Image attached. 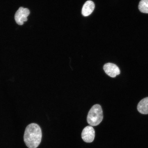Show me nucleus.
<instances>
[{
    "label": "nucleus",
    "mask_w": 148,
    "mask_h": 148,
    "mask_svg": "<svg viewBox=\"0 0 148 148\" xmlns=\"http://www.w3.org/2000/svg\"><path fill=\"white\" fill-rule=\"evenodd\" d=\"M29 14L30 12L27 8L20 7L15 14V20L16 23L19 25H23L24 22L27 21V17Z\"/></svg>",
    "instance_id": "obj_3"
},
{
    "label": "nucleus",
    "mask_w": 148,
    "mask_h": 148,
    "mask_svg": "<svg viewBox=\"0 0 148 148\" xmlns=\"http://www.w3.org/2000/svg\"><path fill=\"white\" fill-rule=\"evenodd\" d=\"M138 110L140 113L148 114V97L144 98L138 103Z\"/></svg>",
    "instance_id": "obj_7"
},
{
    "label": "nucleus",
    "mask_w": 148,
    "mask_h": 148,
    "mask_svg": "<svg viewBox=\"0 0 148 148\" xmlns=\"http://www.w3.org/2000/svg\"><path fill=\"white\" fill-rule=\"evenodd\" d=\"M103 118V112L101 105L95 104L89 111L87 121L90 126H95L101 123Z\"/></svg>",
    "instance_id": "obj_2"
},
{
    "label": "nucleus",
    "mask_w": 148,
    "mask_h": 148,
    "mask_svg": "<svg viewBox=\"0 0 148 148\" xmlns=\"http://www.w3.org/2000/svg\"><path fill=\"white\" fill-rule=\"evenodd\" d=\"M138 8L140 12L148 14V0H141L139 4Z\"/></svg>",
    "instance_id": "obj_8"
},
{
    "label": "nucleus",
    "mask_w": 148,
    "mask_h": 148,
    "mask_svg": "<svg viewBox=\"0 0 148 148\" xmlns=\"http://www.w3.org/2000/svg\"><path fill=\"white\" fill-rule=\"evenodd\" d=\"M103 69L107 75L111 77H115L120 73L119 67L116 64L112 63L105 64L103 66Z\"/></svg>",
    "instance_id": "obj_5"
},
{
    "label": "nucleus",
    "mask_w": 148,
    "mask_h": 148,
    "mask_svg": "<svg viewBox=\"0 0 148 148\" xmlns=\"http://www.w3.org/2000/svg\"><path fill=\"white\" fill-rule=\"evenodd\" d=\"M95 8V4L93 1H88L83 5L82 14L85 16H89L92 13Z\"/></svg>",
    "instance_id": "obj_6"
},
{
    "label": "nucleus",
    "mask_w": 148,
    "mask_h": 148,
    "mask_svg": "<svg viewBox=\"0 0 148 148\" xmlns=\"http://www.w3.org/2000/svg\"><path fill=\"white\" fill-rule=\"evenodd\" d=\"M42 132L39 125L35 123L28 125L24 135V140L29 148H36L41 141Z\"/></svg>",
    "instance_id": "obj_1"
},
{
    "label": "nucleus",
    "mask_w": 148,
    "mask_h": 148,
    "mask_svg": "<svg viewBox=\"0 0 148 148\" xmlns=\"http://www.w3.org/2000/svg\"><path fill=\"white\" fill-rule=\"evenodd\" d=\"M83 140L86 143L93 142L95 137V131L92 126H88L83 129L81 134Z\"/></svg>",
    "instance_id": "obj_4"
}]
</instances>
